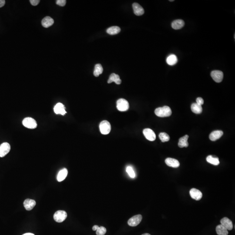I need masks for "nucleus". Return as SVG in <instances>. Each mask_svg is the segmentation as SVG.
<instances>
[{
  "label": "nucleus",
  "instance_id": "obj_1",
  "mask_svg": "<svg viewBox=\"0 0 235 235\" xmlns=\"http://www.w3.org/2000/svg\"><path fill=\"white\" fill-rule=\"evenodd\" d=\"M155 113L157 116L159 117H166L170 116L171 115L172 112L169 107L165 106L155 109Z\"/></svg>",
  "mask_w": 235,
  "mask_h": 235
},
{
  "label": "nucleus",
  "instance_id": "obj_2",
  "mask_svg": "<svg viewBox=\"0 0 235 235\" xmlns=\"http://www.w3.org/2000/svg\"><path fill=\"white\" fill-rule=\"evenodd\" d=\"M100 129L102 134H108L109 133L111 130V126L110 123L108 121H102L100 123Z\"/></svg>",
  "mask_w": 235,
  "mask_h": 235
},
{
  "label": "nucleus",
  "instance_id": "obj_3",
  "mask_svg": "<svg viewBox=\"0 0 235 235\" xmlns=\"http://www.w3.org/2000/svg\"><path fill=\"white\" fill-rule=\"evenodd\" d=\"M116 104L117 109L119 111H126L129 109V103L125 99H119L117 101Z\"/></svg>",
  "mask_w": 235,
  "mask_h": 235
},
{
  "label": "nucleus",
  "instance_id": "obj_4",
  "mask_svg": "<svg viewBox=\"0 0 235 235\" xmlns=\"http://www.w3.org/2000/svg\"><path fill=\"white\" fill-rule=\"evenodd\" d=\"M23 126L30 129H34L37 127V123L33 118L27 117L25 118L22 121Z\"/></svg>",
  "mask_w": 235,
  "mask_h": 235
},
{
  "label": "nucleus",
  "instance_id": "obj_5",
  "mask_svg": "<svg viewBox=\"0 0 235 235\" xmlns=\"http://www.w3.org/2000/svg\"><path fill=\"white\" fill-rule=\"evenodd\" d=\"M67 217L66 212L63 210H59L55 212L54 215V219L58 222H61L65 220Z\"/></svg>",
  "mask_w": 235,
  "mask_h": 235
},
{
  "label": "nucleus",
  "instance_id": "obj_6",
  "mask_svg": "<svg viewBox=\"0 0 235 235\" xmlns=\"http://www.w3.org/2000/svg\"><path fill=\"white\" fill-rule=\"evenodd\" d=\"M142 219H143V217H142V215H135L128 220V224L130 227H136L141 222L142 220Z\"/></svg>",
  "mask_w": 235,
  "mask_h": 235
},
{
  "label": "nucleus",
  "instance_id": "obj_7",
  "mask_svg": "<svg viewBox=\"0 0 235 235\" xmlns=\"http://www.w3.org/2000/svg\"><path fill=\"white\" fill-rule=\"evenodd\" d=\"M211 76L216 83H219L222 81L223 78V73L221 71L215 70L212 71Z\"/></svg>",
  "mask_w": 235,
  "mask_h": 235
},
{
  "label": "nucleus",
  "instance_id": "obj_8",
  "mask_svg": "<svg viewBox=\"0 0 235 235\" xmlns=\"http://www.w3.org/2000/svg\"><path fill=\"white\" fill-rule=\"evenodd\" d=\"M11 146L8 143H4L0 145V157H3L9 152Z\"/></svg>",
  "mask_w": 235,
  "mask_h": 235
},
{
  "label": "nucleus",
  "instance_id": "obj_9",
  "mask_svg": "<svg viewBox=\"0 0 235 235\" xmlns=\"http://www.w3.org/2000/svg\"><path fill=\"white\" fill-rule=\"evenodd\" d=\"M190 196L192 199L199 201L203 197V194L200 191L195 188H193L190 190L189 192Z\"/></svg>",
  "mask_w": 235,
  "mask_h": 235
},
{
  "label": "nucleus",
  "instance_id": "obj_10",
  "mask_svg": "<svg viewBox=\"0 0 235 235\" xmlns=\"http://www.w3.org/2000/svg\"><path fill=\"white\" fill-rule=\"evenodd\" d=\"M143 133L146 139L149 141H153L156 138V135L154 132L150 128H145L144 129Z\"/></svg>",
  "mask_w": 235,
  "mask_h": 235
},
{
  "label": "nucleus",
  "instance_id": "obj_11",
  "mask_svg": "<svg viewBox=\"0 0 235 235\" xmlns=\"http://www.w3.org/2000/svg\"><path fill=\"white\" fill-rule=\"evenodd\" d=\"M54 111L55 114H60L62 116H64L67 113L65 106L61 103H58L55 105Z\"/></svg>",
  "mask_w": 235,
  "mask_h": 235
},
{
  "label": "nucleus",
  "instance_id": "obj_12",
  "mask_svg": "<svg viewBox=\"0 0 235 235\" xmlns=\"http://www.w3.org/2000/svg\"><path fill=\"white\" fill-rule=\"evenodd\" d=\"M221 224L225 227L227 230H231L233 229V224L232 221L228 218L224 217L220 220Z\"/></svg>",
  "mask_w": 235,
  "mask_h": 235
},
{
  "label": "nucleus",
  "instance_id": "obj_13",
  "mask_svg": "<svg viewBox=\"0 0 235 235\" xmlns=\"http://www.w3.org/2000/svg\"><path fill=\"white\" fill-rule=\"evenodd\" d=\"M133 9L134 13L136 16H142L144 13V10L143 7L137 3H134L133 4Z\"/></svg>",
  "mask_w": 235,
  "mask_h": 235
},
{
  "label": "nucleus",
  "instance_id": "obj_14",
  "mask_svg": "<svg viewBox=\"0 0 235 235\" xmlns=\"http://www.w3.org/2000/svg\"><path fill=\"white\" fill-rule=\"evenodd\" d=\"M165 162L168 166L171 167L178 168L180 166L179 162L177 160L172 158H167L165 160Z\"/></svg>",
  "mask_w": 235,
  "mask_h": 235
},
{
  "label": "nucleus",
  "instance_id": "obj_15",
  "mask_svg": "<svg viewBox=\"0 0 235 235\" xmlns=\"http://www.w3.org/2000/svg\"><path fill=\"white\" fill-rule=\"evenodd\" d=\"M36 204V203L34 200L29 199H26L24 202V207L27 210H31L35 206Z\"/></svg>",
  "mask_w": 235,
  "mask_h": 235
},
{
  "label": "nucleus",
  "instance_id": "obj_16",
  "mask_svg": "<svg viewBox=\"0 0 235 235\" xmlns=\"http://www.w3.org/2000/svg\"><path fill=\"white\" fill-rule=\"evenodd\" d=\"M54 23V20L51 17L47 16L43 19L42 21V25L45 28L49 27L52 25Z\"/></svg>",
  "mask_w": 235,
  "mask_h": 235
},
{
  "label": "nucleus",
  "instance_id": "obj_17",
  "mask_svg": "<svg viewBox=\"0 0 235 235\" xmlns=\"http://www.w3.org/2000/svg\"><path fill=\"white\" fill-rule=\"evenodd\" d=\"M223 134V133L222 131H220V130H217V131L212 132L210 134L209 138L211 141H215L220 138Z\"/></svg>",
  "mask_w": 235,
  "mask_h": 235
},
{
  "label": "nucleus",
  "instance_id": "obj_18",
  "mask_svg": "<svg viewBox=\"0 0 235 235\" xmlns=\"http://www.w3.org/2000/svg\"><path fill=\"white\" fill-rule=\"evenodd\" d=\"M185 22L182 20L178 19L174 20L171 23V27L175 30H178L183 27Z\"/></svg>",
  "mask_w": 235,
  "mask_h": 235
},
{
  "label": "nucleus",
  "instance_id": "obj_19",
  "mask_svg": "<svg viewBox=\"0 0 235 235\" xmlns=\"http://www.w3.org/2000/svg\"><path fill=\"white\" fill-rule=\"evenodd\" d=\"M68 173V170L66 168H64L61 170L57 176V179L59 182L63 181L67 176Z\"/></svg>",
  "mask_w": 235,
  "mask_h": 235
},
{
  "label": "nucleus",
  "instance_id": "obj_20",
  "mask_svg": "<svg viewBox=\"0 0 235 235\" xmlns=\"http://www.w3.org/2000/svg\"><path fill=\"white\" fill-rule=\"evenodd\" d=\"M112 82H115L117 85H120L121 84V81L120 78L119 76L115 73L112 74L109 78L108 83L110 84Z\"/></svg>",
  "mask_w": 235,
  "mask_h": 235
},
{
  "label": "nucleus",
  "instance_id": "obj_21",
  "mask_svg": "<svg viewBox=\"0 0 235 235\" xmlns=\"http://www.w3.org/2000/svg\"><path fill=\"white\" fill-rule=\"evenodd\" d=\"M188 135H185L183 137L180 138L179 139L178 145L180 148L183 147H187L188 146Z\"/></svg>",
  "mask_w": 235,
  "mask_h": 235
},
{
  "label": "nucleus",
  "instance_id": "obj_22",
  "mask_svg": "<svg viewBox=\"0 0 235 235\" xmlns=\"http://www.w3.org/2000/svg\"><path fill=\"white\" fill-rule=\"evenodd\" d=\"M191 110L195 114H200L203 112V108L201 105H199L196 103H193L191 105Z\"/></svg>",
  "mask_w": 235,
  "mask_h": 235
},
{
  "label": "nucleus",
  "instance_id": "obj_23",
  "mask_svg": "<svg viewBox=\"0 0 235 235\" xmlns=\"http://www.w3.org/2000/svg\"><path fill=\"white\" fill-rule=\"evenodd\" d=\"M216 232L218 235H228V231L227 229L222 225H218L216 227Z\"/></svg>",
  "mask_w": 235,
  "mask_h": 235
},
{
  "label": "nucleus",
  "instance_id": "obj_24",
  "mask_svg": "<svg viewBox=\"0 0 235 235\" xmlns=\"http://www.w3.org/2000/svg\"><path fill=\"white\" fill-rule=\"evenodd\" d=\"M178 61V59L175 54H171L168 56L167 59V63L169 66H173L176 64Z\"/></svg>",
  "mask_w": 235,
  "mask_h": 235
},
{
  "label": "nucleus",
  "instance_id": "obj_25",
  "mask_svg": "<svg viewBox=\"0 0 235 235\" xmlns=\"http://www.w3.org/2000/svg\"><path fill=\"white\" fill-rule=\"evenodd\" d=\"M207 162L215 166H218L219 164L218 158L214 157L212 155H209L206 158Z\"/></svg>",
  "mask_w": 235,
  "mask_h": 235
},
{
  "label": "nucleus",
  "instance_id": "obj_26",
  "mask_svg": "<svg viewBox=\"0 0 235 235\" xmlns=\"http://www.w3.org/2000/svg\"><path fill=\"white\" fill-rule=\"evenodd\" d=\"M120 31V28L119 27L112 26L107 29V32L109 35H115L119 33Z\"/></svg>",
  "mask_w": 235,
  "mask_h": 235
},
{
  "label": "nucleus",
  "instance_id": "obj_27",
  "mask_svg": "<svg viewBox=\"0 0 235 235\" xmlns=\"http://www.w3.org/2000/svg\"><path fill=\"white\" fill-rule=\"evenodd\" d=\"M103 69L101 64H98L95 65L94 71V75L95 76L98 77L102 73Z\"/></svg>",
  "mask_w": 235,
  "mask_h": 235
},
{
  "label": "nucleus",
  "instance_id": "obj_28",
  "mask_svg": "<svg viewBox=\"0 0 235 235\" xmlns=\"http://www.w3.org/2000/svg\"><path fill=\"white\" fill-rule=\"evenodd\" d=\"M159 138L161 140L162 142H168L169 140V136L165 133H161L159 135Z\"/></svg>",
  "mask_w": 235,
  "mask_h": 235
},
{
  "label": "nucleus",
  "instance_id": "obj_29",
  "mask_svg": "<svg viewBox=\"0 0 235 235\" xmlns=\"http://www.w3.org/2000/svg\"><path fill=\"white\" fill-rule=\"evenodd\" d=\"M126 171L128 173L130 177L134 178L135 177V174L133 168L131 167H128L126 168Z\"/></svg>",
  "mask_w": 235,
  "mask_h": 235
},
{
  "label": "nucleus",
  "instance_id": "obj_30",
  "mask_svg": "<svg viewBox=\"0 0 235 235\" xmlns=\"http://www.w3.org/2000/svg\"><path fill=\"white\" fill-rule=\"evenodd\" d=\"M106 233V229L103 227H99L96 230V234L97 235H104Z\"/></svg>",
  "mask_w": 235,
  "mask_h": 235
},
{
  "label": "nucleus",
  "instance_id": "obj_31",
  "mask_svg": "<svg viewBox=\"0 0 235 235\" xmlns=\"http://www.w3.org/2000/svg\"><path fill=\"white\" fill-rule=\"evenodd\" d=\"M66 3V0H58V1H56L57 4L61 6V7L65 6Z\"/></svg>",
  "mask_w": 235,
  "mask_h": 235
},
{
  "label": "nucleus",
  "instance_id": "obj_32",
  "mask_svg": "<svg viewBox=\"0 0 235 235\" xmlns=\"http://www.w3.org/2000/svg\"><path fill=\"white\" fill-rule=\"evenodd\" d=\"M196 103L200 105H203L204 104V100L202 98L199 97L196 99Z\"/></svg>",
  "mask_w": 235,
  "mask_h": 235
},
{
  "label": "nucleus",
  "instance_id": "obj_33",
  "mask_svg": "<svg viewBox=\"0 0 235 235\" xmlns=\"http://www.w3.org/2000/svg\"><path fill=\"white\" fill-rule=\"evenodd\" d=\"M39 0H30V2L31 4L33 6H37L40 2Z\"/></svg>",
  "mask_w": 235,
  "mask_h": 235
},
{
  "label": "nucleus",
  "instance_id": "obj_34",
  "mask_svg": "<svg viewBox=\"0 0 235 235\" xmlns=\"http://www.w3.org/2000/svg\"><path fill=\"white\" fill-rule=\"evenodd\" d=\"M5 4V1H4V0H0V8L3 7Z\"/></svg>",
  "mask_w": 235,
  "mask_h": 235
},
{
  "label": "nucleus",
  "instance_id": "obj_35",
  "mask_svg": "<svg viewBox=\"0 0 235 235\" xmlns=\"http://www.w3.org/2000/svg\"><path fill=\"white\" fill-rule=\"evenodd\" d=\"M99 227V226H97V225H95V226H93L92 227V230L93 231H96L97 229H98V228Z\"/></svg>",
  "mask_w": 235,
  "mask_h": 235
},
{
  "label": "nucleus",
  "instance_id": "obj_36",
  "mask_svg": "<svg viewBox=\"0 0 235 235\" xmlns=\"http://www.w3.org/2000/svg\"><path fill=\"white\" fill-rule=\"evenodd\" d=\"M22 235H35L34 234H32V233H26V234H24Z\"/></svg>",
  "mask_w": 235,
  "mask_h": 235
},
{
  "label": "nucleus",
  "instance_id": "obj_37",
  "mask_svg": "<svg viewBox=\"0 0 235 235\" xmlns=\"http://www.w3.org/2000/svg\"><path fill=\"white\" fill-rule=\"evenodd\" d=\"M151 235L150 234H143V235Z\"/></svg>",
  "mask_w": 235,
  "mask_h": 235
},
{
  "label": "nucleus",
  "instance_id": "obj_38",
  "mask_svg": "<svg viewBox=\"0 0 235 235\" xmlns=\"http://www.w3.org/2000/svg\"><path fill=\"white\" fill-rule=\"evenodd\" d=\"M174 1V0H173V1Z\"/></svg>",
  "mask_w": 235,
  "mask_h": 235
}]
</instances>
